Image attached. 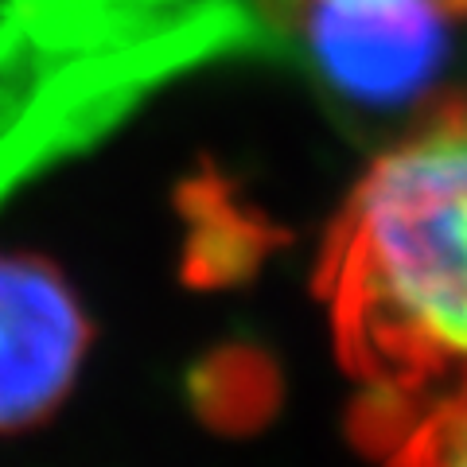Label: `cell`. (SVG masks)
I'll list each match as a JSON object with an SVG mask.
<instances>
[{
    "label": "cell",
    "instance_id": "cell-3",
    "mask_svg": "<svg viewBox=\"0 0 467 467\" xmlns=\"http://www.w3.org/2000/svg\"><path fill=\"white\" fill-rule=\"evenodd\" d=\"M409 467H467V405L420 448V456Z\"/></svg>",
    "mask_w": 467,
    "mask_h": 467
},
{
    "label": "cell",
    "instance_id": "cell-1",
    "mask_svg": "<svg viewBox=\"0 0 467 467\" xmlns=\"http://www.w3.org/2000/svg\"><path fill=\"white\" fill-rule=\"evenodd\" d=\"M358 444L409 467L467 405V90L355 183L319 261Z\"/></svg>",
    "mask_w": 467,
    "mask_h": 467
},
{
    "label": "cell",
    "instance_id": "cell-2",
    "mask_svg": "<svg viewBox=\"0 0 467 467\" xmlns=\"http://www.w3.org/2000/svg\"><path fill=\"white\" fill-rule=\"evenodd\" d=\"M82 355V319L63 285L0 261V429H20L63 398Z\"/></svg>",
    "mask_w": 467,
    "mask_h": 467
},
{
    "label": "cell",
    "instance_id": "cell-4",
    "mask_svg": "<svg viewBox=\"0 0 467 467\" xmlns=\"http://www.w3.org/2000/svg\"><path fill=\"white\" fill-rule=\"evenodd\" d=\"M285 5H296V8H319V5H331V0H285ZM417 5H429V8H436L441 16L448 20V24H460V20H467V0H417Z\"/></svg>",
    "mask_w": 467,
    "mask_h": 467
}]
</instances>
